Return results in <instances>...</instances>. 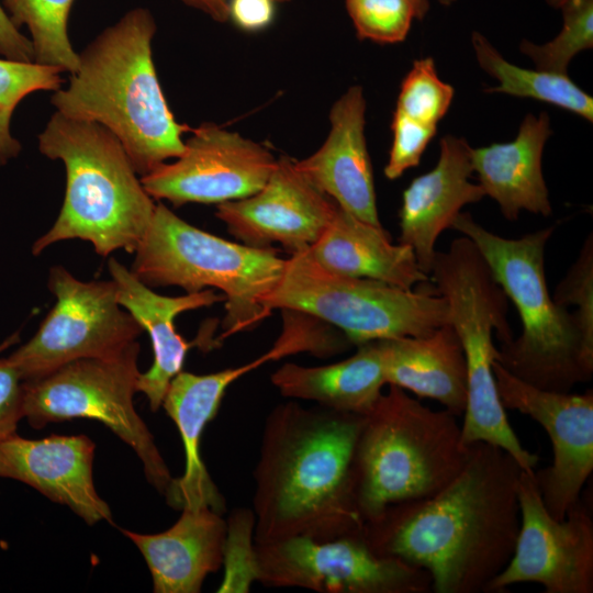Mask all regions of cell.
<instances>
[{"instance_id":"6da1fadb","label":"cell","mask_w":593,"mask_h":593,"mask_svg":"<svg viewBox=\"0 0 593 593\" xmlns=\"http://www.w3.org/2000/svg\"><path fill=\"white\" fill-rule=\"evenodd\" d=\"M522 471L504 449L471 444L446 486L388 506L365 523L363 537L376 553L426 570L435 593H486L515 549Z\"/></svg>"},{"instance_id":"7a4b0ae2","label":"cell","mask_w":593,"mask_h":593,"mask_svg":"<svg viewBox=\"0 0 593 593\" xmlns=\"http://www.w3.org/2000/svg\"><path fill=\"white\" fill-rule=\"evenodd\" d=\"M363 417L296 400L269 412L254 469L256 545L362 532L353 459Z\"/></svg>"},{"instance_id":"3957f363","label":"cell","mask_w":593,"mask_h":593,"mask_svg":"<svg viewBox=\"0 0 593 593\" xmlns=\"http://www.w3.org/2000/svg\"><path fill=\"white\" fill-rule=\"evenodd\" d=\"M156 23L143 8L127 12L81 54L69 86L52 104L65 116L96 122L124 147L141 177L184 150L183 133L160 88L152 57Z\"/></svg>"},{"instance_id":"277c9868","label":"cell","mask_w":593,"mask_h":593,"mask_svg":"<svg viewBox=\"0 0 593 593\" xmlns=\"http://www.w3.org/2000/svg\"><path fill=\"white\" fill-rule=\"evenodd\" d=\"M38 149L63 161L66 192L55 223L35 240L32 254L75 238L89 242L103 257L118 249L133 254L156 204L120 141L99 123L56 111L38 135Z\"/></svg>"},{"instance_id":"5b68a950","label":"cell","mask_w":593,"mask_h":593,"mask_svg":"<svg viewBox=\"0 0 593 593\" xmlns=\"http://www.w3.org/2000/svg\"><path fill=\"white\" fill-rule=\"evenodd\" d=\"M451 228L478 248L495 281L515 305L522 334L497 348L495 361L539 389L571 392L591 380L593 354L584 346L575 318L549 293L546 245L556 225L512 239L499 236L460 212Z\"/></svg>"},{"instance_id":"8992f818","label":"cell","mask_w":593,"mask_h":593,"mask_svg":"<svg viewBox=\"0 0 593 593\" xmlns=\"http://www.w3.org/2000/svg\"><path fill=\"white\" fill-rule=\"evenodd\" d=\"M470 447L457 415L389 384L365 415L354 452V493L363 523L392 504L437 493L461 471Z\"/></svg>"},{"instance_id":"52a82bcc","label":"cell","mask_w":593,"mask_h":593,"mask_svg":"<svg viewBox=\"0 0 593 593\" xmlns=\"http://www.w3.org/2000/svg\"><path fill=\"white\" fill-rule=\"evenodd\" d=\"M429 278L448 304L466 358L467 405L461 439L467 446L483 441L508 452L527 473L533 474L538 456L519 441L500 400L493 371L499 342L512 340L507 321L508 299L495 281L475 245L461 235L445 251H436Z\"/></svg>"},{"instance_id":"ba28073f","label":"cell","mask_w":593,"mask_h":593,"mask_svg":"<svg viewBox=\"0 0 593 593\" xmlns=\"http://www.w3.org/2000/svg\"><path fill=\"white\" fill-rule=\"evenodd\" d=\"M131 271L148 287H180L186 293L222 291L226 338L271 315L265 305L286 259L273 247H254L202 231L157 203L139 240Z\"/></svg>"},{"instance_id":"9c48e42d","label":"cell","mask_w":593,"mask_h":593,"mask_svg":"<svg viewBox=\"0 0 593 593\" xmlns=\"http://www.w3.org/2000/svg\"><path fill=\"white\" fill-rule=\"evenodd\" d=\"M269 311L300 312L343 333L351 345L421 337L449 323L446 299L434 292L343 276L320 266L309 248L286 259L281 278L266 298Z\"/></svg>"},{"instance_id":"30bf717a","label":"cell","mask_w":593,"mask_h":593,"mask_svg":"<svg viewBox=\"0 0 593 593\" xmlns=\"http://www.w3.org/2000/svg\"><path fill=\"white\" fill-rule=\"evenodd\" d=\"M137 340L108 358H82L24 381L23 417L34 428L72 418L104 424L141 459L147 481L165 497L174 477L134 409L139 376Z\"/></svg>"},{"instance_id":"8fae6325","label":"cell","mask_w":593,"mask_h":593,"mask_svg":"<svg viewBox=\"0 0 593 593\" xmlns=\"http://www.w3.org/2000/svg\"><path fill=\"white\" fill-rule=\"evenodd\" d=\"M47 286L56 298L54 306L34 336L8 356L23 381L77 359L116 356L143 332L119 303L112 279L81 281L54 266Z\"/></svg>"},{"instance_id":"7c38bea8","label":"cell","mask_w":593,"mask_h":593,"mask_svg":"<svg viewBox=\"0 0 593 593\" xmlns=\"http://www.w3.org/2000/svg\"><path fill=\"white\" fill-rule=\"evenodd\" d=\"M258 582L321 593H429V573L376 553L360 533L316 540L293 537L256 545Z\"/></svg>"},{"instance_id":"4fadbf2b","label":"cell","mask_w":593,"mask_h":593,"mask_svg":"<svg viewBox=\"0 0 593 593\" xmlns=\"http://www.w3.org/2000/svg\"><path fill=\"white\" fill-rule=\"evenodd\" d=\"M521 526L510 562L486 593L517 583H538L546 593L593 592V518L582 497L564 518L546 508L534 474L522 471L517 485Z\"/></svg>"},{"instance_id":"5bb4252c","label":"cell","mask_w":593,"mask_h":593,"mask_svg":"<svg viewBox=\"0 0 593 593\" xmlns=\"http://www.w3.org/2000/svg\"><path fill=\"white\" fill-rule=\"evenodd\" d=\"M183 153L174 163H163L141 177L145 191L175 206L215 203L246 198L260 190L277 158L262 144L203 123L191 130Z\"/></svg>"},{"instance_id":"9a60e30c","label":"cell","mask_w":593,"mask_h":593,"mask_svg":"<svg viewBox=\"0 0 593 593\" xmlns=\"http://www.w3.org/2000/svg\"><path fill=\"white\" fill-rule=\"evenodd\" d=\"M496 389L504 409L532 417L547 432L549 467L534 472L541 500L557 519L580 500L593 470V392H556L527 383L494 360Z\"/></svg>"},{"instance_id":"2e32d148","label":"cell","mask_w":593,"mask_h":593,"mask_svg":"<svg viewBox=\"0 0 593 593\" xmlns=\"http://www.w3.org/2000/svg\"><path fill=\"white\" fill-rule=\"evenodd\" d=\"M337 203L318 190L289 156H280L264 187L251 195L217 204L216 217L243 244L290 255L310 248L332 221Z\"/></svg>"},{"instance_id":"e0dca14e","label":"cell","mask_w":593,"mask_h":593,"mask_svg":"<svg viewBox=\"0 0 593 593\" xmlns=\"http://www.w3.org/2000/svg\"><path fill=\"white\" fill-rule=\"evenodd\" d=\"M94 448L86 435L27 439L15 433L0 441V477L23 482L68 506L88 525L112 523L110 506L93 483Z\"/></svg>"},{"instance_id":"ac0fdd59","label":"cell","mask_w":593,"mask_h":593,"mask_svg":"<svg viewBox=\"0 0 593 593\" xmlns=\"http://www.w3.org/2000/svg\"><path fill=\"white\" fill-rule=\"evenodd\" d=\"M366 105L362 88L358 85L348 88L331 108L329 131L322 146L295 164L342 209L382 227L365 136Z\"/></svg>"},{"instance_id":"d6986e66","label":"cell","mask_w":593,"mask_h":593,"mask_svg":"<svg viewBox=\"0 0 593 593\" xmlns=\"http://www.w3.org/2000/svg\"><path fill=\"white\" fill-rule=\"evenodd\" d=\"M472 147L466 138L445 135L436 166L412 180L403 191L400 209V244L412 248L419 269L429 276L440 234L470 203L485 197L481 186L470 181Z\"/></svg>"},{"instance_id":"ffe728a7","label":"cell","mask_w":593,"mask_h":593,"mask_svg":"<svg viewBox=\"0 0 593 593\" xmlns=\"http://www.w3.org/2000/svg\"><path fill=\"white\" fill-rule=\"evenodd\" d=\"M251 370L245 363L209 374L180 371L170 381L161 406L176 424L184 449V471L166 496L174 510L210 507L223 514L225 499L201 458L204 428L215 417L227 388Z\"/></svg>"},{"instance_id":"44dd1931","label":"cell","mask_w":593,"mask_h":593,"mask_svg":"<svg viewBox=\"0 0 593 593\" xmlns=\"http://www.w3.org/2000/svg\"><path fill=\"white\" fill-rule=\"evenodd\" d=\"M109 273L116 286L118 301L137 321L150 338L153 365L139 373L137 392L146 395L150 410L163 404L170 381L182 371L188 350L195 344L187 342L176 329L175 318L190 310L224 301L213 289L167 296L156 293L115 258L108 261Z\"/></svg>"},{"instance_id":"7402d4cb","label":"cell","mask_w":593,"mask_h":593,"mask_svg":"<svg viewBox=\"0 0 593 593\" xmlns=\"http://www.w3.org/2000/svg\"><path fill=\"white\" fill-rule=\"evenodd\" d=\"M120 530L143 555L155 593H199L206 575L223 566L226 521L210 507L181 510L163 533Z\"/></svg>"},{"instance_id":"603a6c76","label":"cell","mask_w":593,"mask_h":593,"mask_svg":"<svg viewBox=\"0 0 593 593\" xmlns=\"http://www.w3.org/2000/svg\"><path fill=\"white\" fill-rule=\"evenodd\" d=\"M551 134L546 112L537 116L529 113L513 141L472 148V167L479 184L497 203L506 220H517L522 211L551 214L541 168L545 144Z\"/></svg>"},{"instance_id":"cb8c5ba5","label":"cell","mask_w":593,"mask_h":593,"mask_svg":"<svg viewBox=\"0 0 593 593\" xmlns=\"http://www.w3.org/2000/svg\"><path fill=\"white\" fill-rule=\"evenodd\" d=\"M385 383L433 399L463 415L467 366L460 339L450 323L421 337L379 339Z\"/></svg>"},{"instance_id":"d4e9b609","label":"cell","mask_w":593,"mask_h":593,"mask_svg":"<svg viewBox=\"0 0 593 593\" xmlns=\"http://www.w3.org/2000/svg\"><path fill=\"white\" fill-rule=\"evenodd\" d=\"M309 253L332 272L379 280L406 290L430 279L419 269L410 246L393 244L383 227L366 223L339 205Z\"/></svg>"},{"instance_id":"484cf974","label":"cell","mask_w":593,"mask_h":593,"mask_svg":"<svg viewBox=\"0 0 593 593\" xmlns=\"http://www.w3.org/2000/svg\"><path fill=\"white\" fill-rule=\"evenodd\" d=\"M280 394L334 411L367 415L385 383L378 340L357 346L350 357L323 366L286 362L270 377Z\"/></svg>"},{"instance_id":"4316f807","label":"cell","mask_w":593,"mask_h":593,"mask_svg":"<svg viewBox=\"0 0 593 593\" xmlns=\"http://www.w3.org/2000/svg\"><path fill=\"white\" fill-rule=\"evenodd\" d=\"M471 43L480 67L497 80V85L485 92L536 99L593 121L592 97L568 75L516 66L507 61L478 31L472 32Z\"/></svg>"},{"instance_id":"83f0119b","label":"cell","mask_w":593,"mask_h":593,"mask_svg":"<svg viewBox=\"0 0 593 593\" xmlns=\"http://www.w3.org/2000/svg\"><path fill=\"white\" fill-rule=\"evenodd\" d=\"M75 0H3L8 16L19 29L26 25L32 35L34 63L72 74L79 66L68 37V16Z\"/></svg>"},{"instance_id":"f1b7e54d","label":"cell","mask_w":593,"mask_h":593,"mask_svg":"<svg viewBox=\"0 0 593 593\" xmlns=\"http://www.w3.org/2000/svg\"><path fill=\"white\" fill-rule=\"evenodd\" d=\"M560 10L562 27L559 34L542 45L524 40L519 51L533 60L536 69L568 75L572 58L593 47V0H571Z\"/></svg>"},{"instance_id":"f546056e","label":"cell","mask_w":593,"mask_h":593,"mask_svg":"<svg viewBox=\"0 0 593 593\" xmlns=\"http://www.w3.org/2000/svg\"><path fill=\"white\" fill-rule=\"evenodd\" d=\"M63 70L37 63L0 59V165L15 157L20 143L10 133V120L18 103L38 90L60 89Z\"/></svg>"},{"instance_id":"4dcf8cb0","label":"cell","mask_w":593,"mask_h":593,"mask_svg":"<svg viewBox=\"0 0 593 593\" xmlns=\"http://www.w3.org/2000/svg\"><path fill=\"white\" fill-rule=\"evenodd\" d=\"M455 94L454 88L437 75L432 57L414 60L404 77L395 111L425 125L437 126Z\"/></svg>"},{"instance_id":"1f68e13d","label":"cell","mask_w":593,"mask_h":593,"mask_svg":"<svg viewBox=\"0 0 593 593\" xmlns=\"http://www.w3.org/2000/svg\"><path fill=\"white\" fill-rule=\"evenodd\" d=\"M360 40L379 44L403 42L416 20L410 0H345Z\"/></svg>"},{"instance_id":"d6a6232c","label":"cell","mask_w":593,"mask_h":593,"mask_svg":"<svg viewBox=\"0 0 593 593\" xmlns=\"http://www.w3.org/2000/svg\"><path fill=\"white\" fill-rule=\"evenodd\" d=\"M254 527L253 511L237 508L231 513L226 522L224 578L217 592H248L258 580Z\"/></svg>"},{"instance_id":"836d02e7","label":"cell","mask_w":593,"mask_h":593,"mask_svg":"<svg viewBox=\"0 0 593 593\" xmlns=\"http://www.w3.org/2000/svg\"><path fill=\"white\" fill-rule=\"evenodd\" d=\"M560 306H574L572 314L584 346L593 354V236L590 234L552 296Z\"/></svg>"},{"instance_id":"e575fe53","label":"cell","mask_w":593,"mask_h":593,"mask_svg":"<svg viewBox=\"0 0 593 593\" xmlns=\"http://www.w3.org/2000/svg\"><path fill=\"white\" fill-rule=\"evenodd\" d=\"M391 130L392 145L383 169L390 180L400 178L407 169L416 167L437 126L425 125L394 112Z\"/></svg>"},{"instance_id":"d590c367","label":"cell","mask_w":593,"mask_h":593,"mask_svg":"<svg viewBox=\"0 0 593 593\" xmlns=\"http://www.w3.org/2000/svg\"><path fill=\"white\" fill-rule=\"evenodd\" d=\"M24 381L11 360L0 358V441L15 434L23 418Z\"/></svg>"},{"instance_id":"8d00e7d4","label":"cell","mask_w":593,"mask_h":593,"mask_svg":"<svg viewBox=\"0 0 593 593\" xmlns=\"http://www.w3.org/2000/svg\"><path fill=\"white\" fill-rule=\"evenodd\" d=\"M276 2V0H228L230 19L244 31H260L272 22Z\"/></svg>"},{"instance_id":"74e56055","label":"cell","mask_w":593,"mask_h":593,"mask_svg":"<svg viewBox=\"0 0 593 593\" xmlns=\"http://www.w3.org/2000/svg\"><path fill=\"white\" fill-rule=\"evenodd\" d=\"M0 55L7 59L33 63L34 49L32 42L13 25L7 12L0 4Z\"/></svg>"},{"instance_id":"f35d334b","label":"cell","mask_w":593,"mask_h":593,"mask_svg":"<svg viewBox=\"0 0 593 593\" xmlns=\"http://www.w3.org/2000/svg\"><path fill=\"white\" fill-rule=\"evenodd\" d=\"M184 4L202 11L212 20L224 23L230 20L228 0H180ZM277 2H287L290 0H276Z\"/></svg>"},{"instance_id":"ab89813d","label":"cell","mask_w":593,"mask_h":593,"mask_svg":"<svg viewBox=\"0 0 593 593\" xmlns=\"http://www.w3.org/2000/svg\"><path fill=\"white\" fill-rule=\"evenodd\" d=\"M414 10L416 20L422 21L429 11V0H410Z\"/></svg>"},{"instance_id":"60d3db41","label":"cell","mask_w":593,"mask_h":593,"mask_svg":"<svg viewBox=\"0 0 593 593\" xmlns=\"http://www.w3.org/2000/svg\"><path fill=\"white\" fill-rule=\"evenodd\" d=\"M20 340L19 333H14L0 344V353L16 344Z\"/></svg>"},{"instance_id":"b9f144b4","label":"cell","mask_w":593,"mask_h":593,"mask_svg":"<svg viewBox=\"0 0 593 593\" xmlns=\"http://www.w3.org/2000/svg\"><path fill=\"white\" fill-rule=\"evenodd\" d=\"M546 3L552 8L561 9L566 3L571 0H545Z\"/></svg>"},{"instance_id":"7bdbcfd3","label":"cell","mask_w":593,"mask_h":593,"mask_svg":"<svg viewBox=\"0 0 593 593\" xmlns=\"http://www.w3.org/2000/svg\"><path fill=\"white\" fill-rule=\"evenodd\" d=\"M439 4L444 5V7H450L455 2H457L458 0H436Z\"/></svg>"}]
</instances>
